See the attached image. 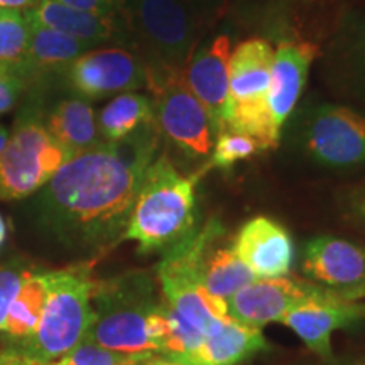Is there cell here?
Wrapping results in <instances>:
<instances>
[{
	"mask_svg": "<svg viewBox=\"0 0 365 365\" xmlns=\"http://www.w3.org/2000/svg\"><path fill=\"white\" fill-rule=\"evenodd\" d=\"M156 122L118 143H100L76 154L38 191L41 228L58 244L98 254L124 239L137 191L158 158Z\"/></svg>",
	"mask_w": 365,
	"mask_h": 365,
	"instance_id": "obj_1",
	"label": "cell"
},
{
	"mask_svg": "<svg viewBox=\"0 0 365 365\" xmlns=\"http://www.w3.org/2000/svg\"><path fill=\"white\" fill-rule=\"evenodd\" d=\"M88 339L124 354L164 355L171 313L148 274L134 272L97 282Z\"/></svg>",
	"mask_w": 365,
	"mask_h": 365,
	"instance_id": "obj_2",
	"label": "cell"
},
{
	"mask_svg": "<svg viewBox=\"0 0 365 365\" xmlns=\"http://www.w3.org/2000/svg\"><path fill=\"white\" fill-rule=\"evenodd\" d=\"M200 173L185 176L166 153L145 170L124 239L134 240L143 254L168 250L195 230L196 182Z\"/></svg>",
	"mask_w": 365,
	"mask_h": 365,
	"instance_id": "obj_3",
	"label": "cell"
},
{
	"mask_svg": "<svg viewBox=\"0 0 365 365\" xmlns=\"http://www.w3.org/2000/svg\"><path fill=\"white\" fill-rule=\"evenodd\" d=\"M222 234V223L213 218L168 249L158 266L164 303L178 323L200 340L217 323L228 318L227 303L208 293L202 277L205 254Z\"/></svg>",
	"mask_w": 365,
	"mask_h": 365,
	"instance_id": "obj_4",
	"label": "cell"
},
{
	"mask_svg": "<svg viewBox=\"0 0 365 365\" xmlns=\"http://www.w3.org/2000/svg\"><path fill=\"white\" fill-rule=\"evenodd\" d=\"M95 284L86 264L48 271V299L38 327L24 344L9 349L43 362H54L75 349L93 319Z\"/></svg>",
	"mask_w": 365,
	"mask_h": 365,
	"instance_id": "obj_5",
	"label": "cell"
},
{
	"mask_svg": "<svg viewBox=\"0 0 365 365\" xmlns=\"http://www.w3.org/2000/svg\"><path fill=\"white\" fill-rule=\"evenodd\" d=\"M272 59V46L252 38L237 46L228 63V102L222 130L252 137L261 150L276 149L282 134L269 108Z\"/></svg>",
	"mask_w": 365,
	"mask_h": 365,
	"instance_id": "obj_6",
	"label": "cell"
},
{
	"mask_svg": "<svg viewBox=\"0 0 365 365\" xmlns=\"http://www.w3.org/2000/svg\"><path fill=\"white\" fill-rule=\"evenodd\" d=\"M145 63V86L154 102V122L159 134L190 159H208L215 132L207 108L181 78V70Z\"/></svg>",
	"mask_w": 365,
	"mask_h": 365,
	"instance_id": "obj_7",
	"label": "cell"
},
{
	"mask_svg": "<svg viewBox=\"0 0 365 365\" xmlns=\"http://www.w3.org/2000/svg\"><path fill=\"white\" fill-rule=\"evenodd\" d=\"M71 158L46 129L38 110L26 108L0 156V200L14 202L36 195Z\"/></svg>",
	"mask_w": 365,
	"mask_h": 365,
	"instance_id": "obj_8",
	"label": "cell"
},
{
	"mask_svg": "<svg viewBox=\"0 0 365 365\" xmlns=\"http://www.w3.org/2000/svg\"><path fill=\"white\" fill-rule=\"evenodd\" d=\"M125 16L148 48L149 63L185 66L195 51L200 17L182 0H127Z\"/></svg>",
	"mask_w": 365,
	"mask_h": 365,
	"instance_id": "obj_9",
	"label": "cell"
},
{
	"mask_svg": "<svg viewBox=\"0 0 365 365\" xmlns=\"http://www.w3.org/2000/svg\"><path fill=\"white\" fill-rule=\"evenodd\" d=\"M299 134L304 153L319 166L365 164V113L346 105L319 103L309 108Z\"/></svg>",
	"mask_w": 365,
	"mask_h": 365,
	"instance_id": "obj_10",
	"label": "cell"
},
{
	"mask_svg": "<svg viewBox=\"0 0 365 365\" xmlns=\"http://www.w3.org/2000/svg\"><path fill=\"white\" fill-rule=\"evenodd\" d=\"M73 93L83 100L117 97L145 86V63L122 46L88 49L63 71Z\"/></svg>",
	"mask_w": 365,
	"mask_h": 365,
	"instance_id": "obj_11",
	"label": "cell"
},
{
	"mask_svg": "<svg viewBox=\"0 0 365 365\" xmlns=\"http://www.w3.org/2000/svg\"><path fill=\"white\" fill-rule=\"evenodd\" d=\"M330 287L301 281L298 277L255 279L227 301L228 317L244 325L262 328L277 322L298 304L330 296Z\"/></svg>",
	"mask_w": 365,
	"mask_h": 365,
	"instance_id": "obj_12",
	"label": "cell"
},
{
	"mask_svg": "<svg viewBox=\"0 0 365 365\" xmlns=\"http://www.w3.org/2000/svg\"><path fill=\"white\" fill-rule=\"evenodd\" d=\"M232 43L227 34H220L203 43L181 68V78L191 93L207 108L215 135L222 130L228 102V63Z\"/></svg>",
	"mask_w": 365,
	"mask_h": 365,
	"instance_id": "obj_13",
	"label": "cell"
},
{
	"mask_svg": "<svg viewBox=\"0 0 365 365\" xmlns=\"http://www.w3.org/2000/svg\"><path fill=\"white\" fill-rule=\"evenodd\" d=\"M232 249L257 279L289 276L294 262V242L281 223L255 217L240 227Z\"/></svg>",
	"mask_w": 365,
	"mask_h": 365,
	"instance_id": "obj_14",
	"label": "cell"
},
{
	"mask_svg": "<svg viewBox=\"0 0 365 365\" xmlns=\"http://www.w3.org/2000/svg\"><path fill=\"white\" fill-rule=\"evenodd\" d=\"M364 318V301H345L330 294L328 298L308 301L291 308L279 323L291 328L312 352L328 359L331 357L333 333L352 327Z\"/></svg>",
	"mask_w": 365,
	"mask_h": 365,
	"instance_id": "obj_15",
	"label": "cell"
},
{
	"mask_svg": "<svg viewBox=\"0 0 365 365\" xmlns=\"http://www.w3.org/2000/svg\"><path fill=\"white\" fill-rule=\"evenodd\" d=\"M29 24L43 26L90 46L103 43H130V27L127 16L108 17L78 11L56 0H41L38 6L24 11Z\"/></svg>",
	"mask_w": 365,
	"mask_h": 365,
	"instance_id": "obj_16",
	"label": "cell"
},
{
	"mask_svg": "<svg viewBox=\"0 0 365 365\" xmlns=\"http://www.w3.org/2000/svg\"><path fill=\"white\" fill-rule=\"evenodd\" d=\"M318 53V46L309 41H284L274 49L269 108L277 129L282 130L294 112Z\"/></svg>",
	"mask_w": 365,
	"mask_h": 365,
	"instance_id": "obj_17",
	"label": "cell"
},
{
	"mask_svg": "<svg viewBox=\"0 0 365 365\" xmlns=\"http://www.w3.org/2000/svg\"><path fill=\"white\" fill-rule=\"evenodd\" d=\"M303 272L331 289H344L365 281V249L339 237L323 235L304 245Z\"/></svg>",
	"mask_w": 365,
	"mask_h": 365,
	"instance_id": "obj_18",
	"label": "cell"
},
{
	"mask_svg": "<svg viewBox=\"0 0 365 365\" xmlns=\"http://www.w3.org/2000/svg\"><path fill=\"white\" fill-rule=\"evenodd\" d=\"M266 349L269 345L261 328L228 317L203 335L198 345L173 360L188 365H239Z\"/></svg>",
	"mask_w": 365,
	"mask_h": 365,
	"instance_id": "obj_19",
	"label": "cell"
},
{
	"mask_svg": "<svg viewBox=\"0 0 365 365\" xmlns=\"http://www.w3.org/2000/svg\"><path fill=\"white\" fill-rule=\"evenodd\" d=\"M330 80L345 93L365 98V11L352 12L341 22L327 51Z\"/></svg>",
	"mask_w": 365,
	"mask_h": 365,
	"instance_id": "obj_20",
	"label": "cell"
},
{
	"mask_svg": "<svg viewBox=\"0 0 365 365\" xmlns=\"http://www.w3.org/2000/svg\"><path fill=\"white\" fill-rule=\"evenodd\" d=\"M90 44L48 27L31 24V38L27 53L16 71L26 83L43 76L63 73L76 58L88 51Z\"/></svg>",
	"mask_w": 365,
	"mask_h": 365,
	"instance_id": "obj_21",
	"label": "cell"
},
{
	"mask_svg": "<svg viewBox=\"0 0 365 365\" xmlns=\"http://www.w3.org/2000/svg\"><path fill=\"white\" fill-rule=\"evenodd\" d=\"M44 125L53 139L71 156L103 143L98 132L97 115L88 100L78 97L61 100L48 113Z\"/></svg>",
	"mask_w": 365,
	"mask_h": 365,
	"instance_id": "obj_22",
	"label": "cell"
},
{
	"mask_svg": "<svg viewBox=\"0 0 365 365\" xmlns=\"http://www.w3.org/2000/svg\"><path fill=\"white\" fill-rule=\"evenodd\" d=\"M48 299V271H34L22 281L11 301L2 327L0 344L4 346H19L33 335L43 317Z\"/></svg>",
	"mask_w": 365,
	"mask_h": 365,
	"instance_id": "obj_23",
	"label": "cell"
},
{
	"mask_svg": "<svg viewBox=\"0 0 365 365\" xmlns=\"http://www.w3.org/2000/svg\"><path fill=\"white\" fill-rule=\"evenodd\" d=\"M149 122H154L153 98L134 91L113 97L97 117L100 137L105 143L124 140Z\"/></svg>",
	"mask_w": 365,
	"mask_h": 365,
	"instance_id": "obj_24",
	"label": "cell"
},
{
	"mask_svg": "<svg viewBox=\"0 0 365 365\" xmlns=\"http://www.w3.org/2000/svg\"><path fill=\"white\" fill-rule=\"evenodd\" d=\"M202 277L208 293L225 303L237 291L257 279L254 272L240 261L232 245L213 247V244L205 254Z\"/></svg>",
	"mask_w": 365,
	"mask_h": 365,
	"instance_id": "obj_25",
	"label": "cell"
},
{
	"mask_svg": "<svg viewBox=\"0 0 365 365\" xmlns=\"http://www.w3.org/2000/svg\"><path fill=\"white\" fill-rule=\"evenodd\" d=\"M31 24L24 11L0 7V65L16 70L27 53Z\"/></svg>",
	"mask_w": 365,
	"mask_h": 365,
	"instance_id": "obj_26",
	"label": "cell"
},
{
	"mask_svg": "<svg viewBox=\"0 0 365 365\" xmlns=\"http://www.w3.org/2000/svg\"><path fill=\"white\" fill-rule=\"evenodd\" d=\"M153 354H124L105 349L85 336L75 349L54 360L56 365H139Z\"/></svg>",
	"mask_w": 365,
	"mask_h": 365,
	"instance_id": "obj_27",
	"label": "cell"
},
{
	"mask_svg": "<svg viewBox=\"0 0 365 365\" xmlns=\"http://www.w3.org/2000/svg\"><path fill=\"white\" fill-rule=\"evenodd\" d=\"M261 148L252 137L239 134V132L222 130L215 135L212 154H210L208 168L228 170L240 161H247L257 154Z\"/></svg>",
	"mask_w": 365,
	"mask_h": 365,
	"instance_id": "obj_28",
	"label": "cell"
},
{
	"mask_svg": "<svg viewBox=\"0 0 365 365\" xmlns=\"http://www.w3.org/2000/svg\"><path fill=\"white\" fill-rule=\"evenodd\" d=\"M34 271L29 262L22 259H11V261L0 262V327L6 318L11 301L16 296L22 281Z\"/></svg>",
	"mask_w": 365,
	"mask_h": 365,
	"instance_id": "obj_29",
	"label": "cell"
},
{
	"mask_svg": "<svg viewBox=\"0 0 365 365\" xmlns=\"http://www.w3.org/2000/svg\"><path fill=\"white\" fill-rule=\"evenodd\" d=\"M26 86V80L16 70L0 75V115L16 107Z\"/></svg>",
	"mask_w": 365,
	"mask_h": 365,
	"instance_id": "obj_30",
	"label": "cell"
},
{
	"mask_svg": "<svg viewBox=\"0 0 365 365\" xmlns=\"http://www.w3.org/2000/svg\"><path fill=\"white\" fill-rule=\"evenodd\" d=\"M63 6L78 9V11L98 14V16L122 17L125 16L127 0H56Z\"/></svg>",
	"mask_w": 365,
	"mask_h": 365,
	"instance_id": "obj_31",
	"label": "cell"
},
{
	"mask_svg": "<svg viewBox=\"0 0 365 365\" xmlns=\"http://www.w3.org/2000/svg\"><path fill=\"white\" fill-rule=\"evenodd\" d=\"M0 365H56L54 362H43V360L33 359L29 355L17 352L9 346L0 345Z\"/></svg>",
	"mask_w": 365,
	"mask_h": 365,
	"instance_id": "obj_32",
	"label": "cell"
},
{
	"mask_svg": "<svg viewBox=\"0 0 365 365\" xmlns=\"http://www.w3.org/2000/svg\"><path fill=\"white\" fill-rule=\"evenodd\" d=\"M182 2H185L186 6H188L191 11L200 17V19H202L205 14L212 11L215 6H218L220 0H182Z\"/></svg>",
	"mask_w": 365,
	"mask_h": 365,
	"instance_id": "obj_33",
	"label": "cell"
},
{
	"mask_svg": "<svg viewBox=\"0 0 365 365\" xmlns=\"http://www.w3.org/2000/svg\"><path fill=\"white\" fill-rule=\"evenodd\" d=\"M350 207H352L354 215L357 217L360 222L365 223V190L359 191V193L350 200Z\"/></svg>",
	"mask_w": 365,
	"mask_h": 365,
	"instance_id": "obj_34",
	"label": "cell"
},
{
	"mask_svg": "<svg viewBox=\"0 0 365 365\" xmlns=\"http://www.w3.org/2000/svg\"><path fill=\"white\" fill-rule=\"evenodd\" d=\"M41 0H0L2 9H17V11H27L38 6Z\"/></svg>",
	"mask_w": 365,
	"mask_h": 365,
	"instance_id": "obj_35",
	"label": "cell"
},
{
	"mask_svg": "<svg viewBox=\"0 0 365 365\" xmlns=\"http://www.w3.org/2000/svg\"><path fill=\"white\" fill-rule=\"evenodd\" d=\"M139 365H188V364L178 362V360L164 357V355H150V357L143 360Z\"/></svg>",
	"mask_w": 365,
	"mask_h": 365,
	"instance_id": "obj_36",
	"label": "cell"
},
{
	"mask_svg": "<svg viewBox=\"0 0 365 365\" xmlns=\"http://www.w3.org/2000/svg\"><path fill=\"white\" fill-rule=\"evenodd\" d=\"M9 137H11V132L7 130V127H4L2 124H0V156H2L4 150H6V148H7Z\"/></svg>",
	"mask_w": 365,
	"mask_h": 365,
	"instance_id": "obj_37",
	"label": "cell"
},
{
	"mask_svg": "<svg viewBox=\"0 0 365 365\" xmlns=\"http://www.w3.org/2000/svg\"><path fill=\"white\" fill-rule=\"evenodd\" d=\"M335 365H365V354L357 355V357H352V359L341 360V362L335 364Z\"/></svg>",
	"mask_w": 365,
	"mask_h": 365,
	"instance_id": "obj_38",
	"label": "cell"
},
{
	"mask_svg": "<svg viewBox=\"0 0 365 365\" xmlns=\"http://www.w3.org/2000/svg\"><path fill=\"white\" fill-rule=\"evenodd\" d=\"M6 237H7V225H6V220H4L2 213H0V249H2L4 242H6Z\"/></svg>",
	"mask_w": 365,
	"mask_h": 365,
	"instance_id": "obj_39",
	"label": "cell"
},
{
	"mask_svg": "<svg viewBox=\"0 0 365 365\" xmlns=\"http://www.w3.org/2000/svg\"><path fill=\"white\" fill-rule=\"evenodd\" d=\"M14 68H9V66H2L0 65V75H4V73H9V71H12Z\"/></svg>",
	"mask_w": 365,
	"mask_h": 365,
	"instance_id": "obj_40",
	"label": "cell"
}]
</instances>
